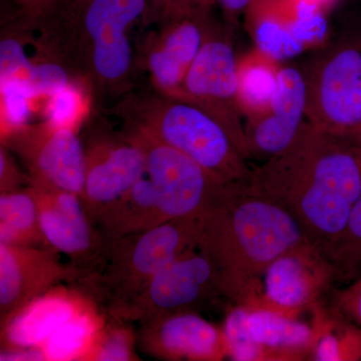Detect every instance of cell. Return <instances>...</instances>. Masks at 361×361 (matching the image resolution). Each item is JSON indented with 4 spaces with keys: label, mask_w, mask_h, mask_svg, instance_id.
<instances>
[{
    "label": "cell",
    "mask_w": 361,
    "mask_h": 361,
    "mask_svg": "<svg viewBox=\"0 0 361 361\" xmlns=\"http://www.w3.org/2000/svg\"><path fill=\"white\" fill-rule=\"evenodd\" d=\"M250 185L290 211L325 257L361 196V145L304 123L287 148L253 170Z\"/></svg>",
    "instance_id": "1"
},
{
    "label": "cell",
    "mask_w": 361,
    "mask_h": 361,
    "mask_svg": "<svg viewBox=\"0 0 361 361\" xmlns=\"http://www.w3.org/2000/svg\"><path fill=\"white\" fill-rule=\"evenodd\" d=\"M310 244L293 214L249 183L232 184L198 215L197 247L212 259L225 296L234 300L250 296L275 259Z\"/></svg>",
    "instance_id": "2"
},
{
    "label": "cell",
    "mask_w": 361,
    "mask_h": 361,
    "mask_svg": "<svg viewBox=\"0 0 361 361\" xmlns=\"http://www.w3.org/2000/svg\"><path fill=\"white\" fill-rule=\"evenodd\" d=\"M116 115L126 129L172 147L229 183H250L253 170L227 130L199 106L165 94H134Z\"/></svg>",
    "instance_id": "3"
},
{
    "label": "cell",
    "mask_w": 361,
    "mask_h": 361,
    "mask_svg": "<svg viewBox=\"0 0 361 361\" xmlns=\"http://www.w3.org/2000/svg\"><path fill=\"white\" fill-rule=\"evenodd\" d=\"M146 8L147 0H87L66 32L44 45L97 94L122 92L133 73L129 32Z\"/></svg>",
    "instance_id": "4"
},
{
    "label": "cell",
    "mask_w": 361,
    "mask_h": 361,
    "mask_svg": "<svg viewBox=\"0 0 361 361\" xmlns=\"http://www.w3.org/2000/svg\"><path fill=\"white\" fill-rule=\"evenodd\" d=\"M198 216L168 221L104 247L97 262L75 283L111 314L134 298L152 278L197 248Z\"/></svg>",
    "instance_id": "5"
},
{
    "label": "cell",
    "mask_w": 361,
    "mask_h": 361,
    "mask_svg": "<svg viewBox=\"0 0 361 361\" xmlns=\"http://www.w3.org/2000/svg\"><path fill=\"white\" fill-rule=\"evenodd\" d=\"M304 77L311 125L361 145V39L334 47Z\"/></svg>",
    "instance_id": "6"
},
{
    "label": "cell",
    "mask_w": 361,
    "mask_h": 361,
    "mask_svg": "<svg viewBox=\"0 0 361 361\" xmlns=\"http://www.w3.org/2000/svg\"><path fill=\"white\" fill-rule=\"evenodd\" d=\"M218 296H225L219 271L197 247L163 268L137 296L109 315L141 324L170 313L197 311Z\"/></svg>",
    "instance_id": "7"
},
{
    "label": "cell",
    "mask_w": 361,
    "mask_h": 361,
    "mask_svg": "<svg viewBox=\"0 0 361 361\" xmlns=\"http://www.w3.org/2000/svg\"><path fill=\"white\" fill-rule=\"evenodd\" d=\"M146 158V174L166 221L194 217L219 200L234 183L226 182L180 151L135 132Z\"/></svg>",
    "instance_id": "8"
},
{
    "label": "cell",
    "mask_w": 361,
    "mask_h": 361,
    "mask_svg": "<svg viewBox=\"0 0 361 361\" xmlns=\"http://www.w3.org/2000/svg\"><path fill=\"white\" fill-rule=\"evenodd\" d=\"M180 101L199 106L227 130L248 157L245 130L240 123L238 63L231 44L208 35L188 71Z\"/></svg>",
    "instance_id": "9"
},
{
    "label": "cell",
    "mask_w": 361,
    "mask_h": 361,
    "mask_svg": "<svg viewBox=\"0 0 361 361\" xmlns=\"http://www.w3.org/2000/svg\"><path fill=\"white\" fill-rule=\"evenodd\" d=\"M28 169V180L78 195L85 186V147L75 130L47 122L26 126L2 140Z\"/></svg>",
    "instance_id": "10"
},
{
    "label": "cell",
    "mask_w": 361,
    "mask_h": 361,
    "mask_svg": "<svg viewBox=\"0 0 361 361\" xmlns=\"http://www.w3.org/2000/svg\"><path fill=\"white\" fill-rule=\"evenodd\" d=\"M146 158L127 133H97L85 147V186L82 195L90 221L144 178Z\"/></svg>",
    "instance_id": "11"
},
{
    "label": "cell",
    "mask_w": 361,
    "mask_h": 361,
    "mask_svg": "<svg viewBox=\"0 0 361 361\" xmlns=\"http://www.w3.org/2000/svg\"><path fill=\"white\" fill-rule=\"evenodd\" d=\"M45 239L77 269L89 270L104 250L101 235L78 195L28 180Z\"/></svg>",
    "instance_id": "12"
},
{
    "label": "cell",
    "mask_w": 361,
    "mask_h": 361,
    "mask_svg": "<svg viewBox=\"0 0 361 361\" xmlns=\"http://www.w3.org/2000/svg\"><path fill=\"white\" fill-rule=\"evenodd\" d=\"M82 275L61 262L54 249L0 244V323L54 287L77 283Z\"/></svg>",
    "instance_id": "13"
},
{
    "label": "cell",
    "mask_w": 361,
    "mask_h": 361,
    "mask_svg": "<svg viewBox=\"0 0 361 361\" xmlns=\"http://www.w3.org/2000/svg\"><path fill=\"white\" fill-rule=\"evenodd\" d=\"M137 325V348L156 360L217 361L228 356L222 329L197 311L170 313Z\"/></svg>",
    "instance_id": "14"
},
{
    "label": "cell",
    "mask_w": 361,
    "mask_h": 361,
    "mask_svg": "<svg viewBox=\"0 0 361 361\" xmlns=\"http://www.w3.org/2000/svg\"><path fill=\"white\" fill-rule=\"evenodd\" d=\"M94 304L77 285L54 287L0 323L1 350L39 348L63 324Z\"/></svg>",
    "instance_id": "15"
},
{
    "label": "cell",
    "mask_w": 361,
    "mask_h": 361,
    "mask_svg": "<svg viewBox=\"0 0 361 361\" xmlns=\"http://www.w3.org/2000/svg\"><path fill=\"white\" fill-rule=\"evenodd\" d=\"M305 77L294 68L277 71V87L267 113L245 130L248 155L271 158L291 144L306 116Z\"/></svg>",
    "instance_id": "16"
},
{
    "label": "cell",
    "mask_w": 361,
    "mask_h": 361,
    "mask_svg": "<svg viewBox=\"0 0 361 361\" xmlns=\"http://www.w3.org/2000/svg\"><path fill=\"white\" fill-rule=\"evenodd\" d=\"M336 273L315 247L305 245L275 259L263 272L265 300L279 311L295 310L310 303ZM283 312V311H282Z\"/></svg>",
    "instance_id": "17"
},
{
    "label": "cell",
    "mask_w": 361,
    "mask_h": 361,
    "mask_svg": "<svg viewBox=\"0 0 361 361\" xmlns=\"http://www.w3.org/2000/svg\"><path fill=\"white\" fill-rule=\"evenodd\" d=\"M190 13L170 14L174 20L154 37L147 51V68L154 85L160 94L173 99L182 97L188 71L208 37Z\"/></svg>",
    "instance_id": "18"
},
{
    "label": "cell",
    "mask_w": 361,
    "mask_h": 361,
    "mask_svg": "<svg viewBox=\"0 0 361 361\" xmlns=\"http://www.w3.org/2000/svg\"><path fill=\"white\" fill-rule=\"evenodd\" d=\"M165 222L168 221L159 207L153 184L144 178L128 193L106 207L92 221L104 247L123 237L148 231Z\"/></svg>",
    "instance_id": "19"
},
{
    "label": "cell",
    "mask_w": 361,
    "mask_h": 361,
    "mask_svg": "<svg viewBox=\"0 0 361 361\" xmlns=\"http://www.w3.org/2000/svg\"><path fill=\"white\" fill-rule=\"evenodd\" d=\"M108 322L97 304L63 324L39 346L45 361H92Z\"/></svg>",
    "instance_id": "20"
},
{
    "label": "cell",
    "mask_w": 361,
    "mask_h": 361,
    "mask_svg": "<svg viewBox=\"0 0 361 361\" xmlns=\"http://www.w3.org/2000/svg\"><path fill=\"white\" fill-rule=\"evenodd\" d=\"M0 244L52 249L42 232L39 209L27 187L0 194Z\"/></svg>",
    "instance_id": "21"
},
{
    "label": "cell",
    "mask_w": 361,
    "mask_h": 361,
    "mask_svg": "<svg viewBox=\"0 0 361 361\" xmlns=\"http://www.w3.org/2000/svg\"><path fill=\"white\" fill-rule=\"evenodd\" d=\"M248 327L254 341L266 353L302 350L313 338L312 329L306 323L271 308L249 310Z\"/></svg>",
    "instance_id": "22"
},
{
    "label": "cell",
    "mask_w": 361,
    "mask_h": 361,
    "mask_svg": "<svg viewBox=\"0 0 361 361\" xmlns=\"http://www.w3.org/2000/svg\"><path fill=\"white\" fill-rule=\"evenodd\" d=\"M277 71L264 59L238 63L239 103L250 122L267 113L277 87Z\"/></svg>",
    "instance_id": "23"
},
{
    "label": "cell",
    "mask_w": 361,
    "mask_h": 361,
    "mask_svg": "<svg viewBox=\"0 0 361 361\" xmlns=\"http://www.w3.org/2000/svg\"><path fill=\"white\" fill-rule=\"evenodd\" d=\"M1 97V141L28 126L37 99L30 78H0Z\"/></svg>",
    "instance_id": "24"
},
{
    "label": "cell",
    "mask_w": 361,
    "mask_h": 361,
    "mask_svg": "<svg viewBox=\"0 0 361 361\" xmlns=\"http://www.w3.org/2000/svg\"><path fill=\"white\" fill-rule=\"evenodd\" d=\"M249 310L247 306L240 304L226 315L222 331L227 355L233 360H262L266 357L264 348L254 341L249 330Z\"/></svg>",
    "instance_id": "25"
},
{
    "label": "cell",
    "mask_w": 361,
    "mask_h": 361,
    "mask_svg": "<svg viewBox=\"0 0 361 361\" xmlns=\"http://www.w3.org/2000/svg\"><path fill=\"white\" fill-rule=\"evenodd\" d=\"M87 106L85 89L75 80L45 99L44 122L56 128L77 130L84 120Z\"/></svg>",
    "instance_id": "26"
},
{
    "label": "cell",
    "mask_w": 361,
    "mask_h": 361,
    "mask_svg": "<svg viewBox=\"0 0 361 361\" xmlns=\"http://www.w3.org/2000/svg\"><path fill=\"white\" fill-rule=\"evenodd\" d=\"M132 324L108 314V322L92 361L141 360L135 349L137 348V331Z\"/></svg>",
    "instance_id": "27"
},
{
    "label": "cell",
    "mask_w": 361,
    "mask_h": 361,
    "mask_svg": "<svg viewBox=\"0 0 361 361\" xmlns=\"http://www.w3.org/2000/svg\"><path fill=\"white\" fill-rule=\"evenodd\" d=\"M336 271L358 273L361 271V196L349 217L341 238L325 254Z\"/></svg>",
    "instance_id": "28"
},
{
    "label": "cell",
    "mask_w": 361,
    "mask_h": 361,
    "mask_svg": "<svg viewBox=\"0 0 361 361\" xmlns=\"http://www.w3.org/2000/svg\"><path fill=\"white\" fill-rule=\"evenodd\" d=\"M257 37L261 51L268 58L293 56L303 49L291 32L290 25L269 16L258 25Z\"/></svg>",
    "instance_id": "29"
},
{
    "label": "cell",
    "mask_w": 361,
    "mask_h": 361,
    "mask_svg": "<svg viewBox=\"0 0 361 361\" xmlns=\"http://www.w3.org/2000/svg\"><path fill=\"white\" fill-rule=\"evenodd\" d=\"M32 59L25 51V39L20 33L6 32L0 44V78H30Z\"/></svg>",
    "instance_id": "30"
},
{
    "label": "cell",
    "mask_w": 361,
    "mask_h": 361,
    "mask_svg": "<svg viewBox=\"0 0 361 361\" xmlns=\"http://www.w3.org/2000/svg\"><path fill=\"white\" fill-rule=\"evenodd\" d=\"M28 183V176L21 174L6 147L0 149V194L20 190L23 183Z\"/></svg>",
    "instance_id": "31"
},
{
    "label": "cell",
    "mask_w": 361,
    "mask_h": 361,
    "mask_svg": "<svg viewBox=\"0 0 361 361\" xmlns=\"http://www.w3.org/2000/svg\"><path fill=\"white\" fill-rule=\"evenodd\" d=\"M337 302L342 313L361 327V278L339 292Z\"/></svg>",
    "instance_id": "32"
},
{
    "label": "cell",
    "mask_w": 361,
    "mask_h": 361,
    "mask_svg": "<svg viewBox=\"0 0 361 361\" xmlns=\"http://www.w3.org/2000/svg\"><path fill=\"white\" fill-rule=\"evenodd\" d=\"M1 361L16 360H44V355L39 349H16V350H1L0 353Z\"/></svg>",
    "instance_id": "33"
},
{
    "label": "cell",
    "mask_w": 361,
    "mask_h": 361,
    "mask_svg": "<svg viewBox=\"0 0 361 361\" xmlns=\"http://www.w3.org/2000/svg\"><path fill=\"white\" fill-rule=\"evenodd\" d=\"M213 0H172V13H184L194 11L198 6H205Z\"/></svg>",
    "instance_id": "34"
},
{
    "label": "cell",
    "mask_w": 361,
    "mask_h": 361,
    "mask_svg": "<svg viewBox=\"0 0 361 361\" xmlns=\"http://www.w3.org/2000/svg\"><path fill=\"white\" fill-rule=\"evenodd\" d=\"M252 1L253 0H219L221 6L224 7L225 11L231 13H237L243 11Z\"/></svg>",
    "instance_id": "35"
},
{
    "label": "cell",
    "mask_w": 361,
    "mask_h": 361,
    "mask_svg": "<svg viewBox=\"0 0 361 361\" xmlns=\"http://www.w3.org/2000/svg\"><path fill=\"white\" fill-rule=\"evenodd\" d=\"M301 1L306 2V4H310V6L318 7V8H322V7L331 4L334 0H301Z\"/></svg>",
    "instance_id": "36"
},
{
    "label": "cell",
    "mask_w": 361,
    "mask_h": 361,
    "mask_svg": "<svg viewBox=\"0 0 361 361\" xmlns=\"http://www.w3.org/2000/svg\"><path fill=\"white\" fill-rule=\"evenodd\" d=\"M154 1H155V4H158V6H164V8H165L166 11V13L170 14L172 13V0H154Z\"/></svg>",
    "instance_id": "37"
}]
</instances>
